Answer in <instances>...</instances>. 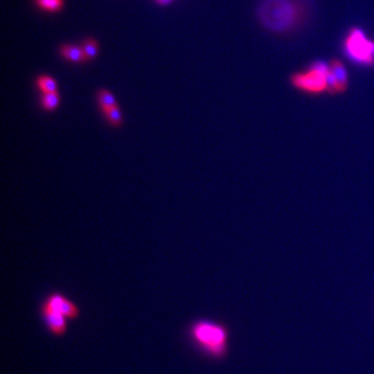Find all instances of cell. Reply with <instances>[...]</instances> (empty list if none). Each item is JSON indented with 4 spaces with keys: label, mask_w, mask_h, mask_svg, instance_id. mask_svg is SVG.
<instances>
[{
    "label": "cell",
    "mask_w": 374,
    "mask_h": 374,
    "mask_svg": "<svg viewBox=\"0 0 374 374\" xmlns=\"http://www.w3.org/2000/svg\"><path fill=\"white\" fill-rule=\"evenodd\" d=\"M314 12V0H259L255 16L264 32L287 38L306 29Z\"/></svg>",
    "instance_id": "1"
},
{
    "label": "cell",
    "mask_w": 374,
    "mask_h": 374,
    "mask_svg": "<svg viewBox=\"0 0 374 374\" xmlns=\"http://www.w3.org/2000/svg\"><path fill=\"white\" fill-rule=\"evenodd\" d=\"M191 340L210 358L221 360L226 358L229 345L227 326L212 320H199L191 326Z\"/></svg>",
    "instance_id": "2"
},
{
    "label": "cell",
    "mask_w": 374,
    "mask_h": 374,
    "mask_svg": "<svg viewBox=\"0 0 374 374\" xmlns=\"http://www.w3.org/2000/svg\"><path fill=\"white\" fill-rule=\"evenodd\" d=\"M330 66L324 60H313L304 68L289 75L290 87L298 93L310 97L328 94Z\"/></svg>",
    "instance_id": "3"
},
{
    "label": "cell",
    "mask_w": 374,
    "mask_h": 374,
    "mask_svg": "<svg viewBox=\"0 0 374 374\" xmlns=\"http://www.w3.org/2000/svg\"><path fill=\"white\" fill-rule=\"evenodd\" d=\"M343 57L361 69L374 68V39L361 27H350L341 41Z\"/></svg>",
    "instance_id": "4"
},
{
    "label": "cell",
    "mask_w": 374,
    "mask_h": 374,
    "mask_svg": "<svg viewBox=\"0 0 374 374\" xmlns=\"http://www.w3.org/2000/svg\"><path fill=\"white\" fill-rule=\"evenodd\" d=\"M330 73H328V90L330 96H340L345 94L349 88V72L345 62L339 57H332L328 61Z\"/></svg>",
    "instance_id": "5"
},
{
    "label": "cell",
    "mask_w": 374,
    "mask_h": 374,
    "mask_svg": "<svg viewBox=\"0 0 374 374\" xmlns=\"http://www.w3.org/2000/svg\"><path fill=\"white\" fill-rule=\"evenodd\" d=\"M41 314H42L43 320L45 326L51 335L55 337L64 336L68 330V318L62 315L60 312L53 310L48 305L43 303L41 307Z\"/></svg>",
    "instance_id": "6"
},
{
    "label": "cell",
    "mask_w": 374,
    "mask_h": 374,
    "mask_svg": "<svg viewBox=\"0 0 374 374\" xmlns=\"http://www.w3.org/2000/svg\"><path fill=\"white\" fill-rule=\"evenodd\" d=\"M44 303L53 310L60 312L62 315L66 316L68 319H75L79 316L78 307L62 294L53 293Z\"/></svg>",
    "instance_id": "7"
},
{
    "label": "cell",
    "mask_w": 374,
    "mask_h": 374,
    "mask_svg": "<svg viewBox=\"0 0 374 374\" xmlns=\"http://www.w3.org/2000/svg\"><path fill=\"white\" fill-rule=\"evenodd\" d=\"M62 57L67 61L72 62H85L88 61L83 53V47L74 46V45H62L60 48Z\"/></svg>",
    "instance_id": "8"
},
{
    "label": "cell",
    "mask_w": 374,
    "mask_h": 374,
    "mask_svg": "<svg viewBox=\"0 0 374 374\" xmlns=\"http://www.w3.org/2000/svg\"><path fill=\"white\" fill-rule=\"evenodd\" d=\"M103 115L106 118L109 124L113 127H121L123 124V117H122L121 109H119L118 105L116 106L106 107V109H101Z\"/></svg>",
    "instance_id": "9"
},
{
    "label": "cell",
    "mask_w": 374,
    "mask_h": 374,
    "mask_svg": "<svg viewBox=\"0 0 374 374\" xmlns=\"http://www.w3.org/2000/svg\"><path fill=\"white\" fill-rule=\"evenodd\" d=\"M36 87L43 94L57 93V83L53 77L42 75L36 79Z\"/></svg>",
    "instance_id": "10"
},
{
    "label": "cell",
    "mask_w": 374,
    "mask_h": 374,
    "mask_svg": "<svg viewBox=\"0 0 374 374\" xmlns=\"http://www.w3.org/2000/svg\"><path fill=\"white\" fill-rule=\"evenodd\" d=\"M97 99H98L101 109L118 105L115 96L111 92L107 91V90H99L98 93H97Z\"/></svg>",
    "instance_id": "11"
},
{
    "label": "cell",
    "mask_w": 374,
    "mask_h": 374,
    "mask_svg": "<svg viewBox=\"0 0 374 374\" xmlns=\"http://www.w3.org/2000/svg\"><path fill=\"white\" fill-rule=\"evenodd\" d=\"M41 104H42L43 109L45 111H55L60 105L59 92H57V93L44 94L42 101H41Z\"/></svg>",
    "instance_id": "12"
},
{
    "label": "cell",
    "mask_w": 374,
    "mask_h": 374,
    "mask_svg": "<svg viewBox=\"0 0 374 374\" xmlns=\"http://www.w3.org/2000/svg\"><path fill=\"white\" fill-rule=\"evenodd\" d=\"M83 53H85V57H87L88 61L90 60H93L98 55V43L95 39H87V40L83 42Z\"/></svg>",
    "instance_id": "13"
},
{
    "label": "cell",
    "mask_w": 374,
    "mask_h": 374,
    "mask_svg": "<svg viewBox=\"0 0 374 374\" xmlns=\"http://www.w3.org/2000/svg\"><path fill=\"white\" fill-rule=\"evenodd\" d=\"M39 8L49 12H57L64 6V0H36Z\"/></svg>",
    "instance_id": "14"
},
{
    "label": "cell",
    "mask_w": 374,
    "mask_h": 374,
    "mask_svg": "<svg viewBox=\"0 0 374 374\" xmlns=\"http://www.w3.org/2000/svg\"><path fill=\"white\" fill-rule=\"evenodd\" d=\"M159 4H162V6H167V4H171L173 0H156Z\"/></svg>",
    "instance_id": "15"
}]
</instances>
